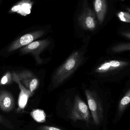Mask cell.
I'll return each mask as SVG.
<instances>
[{
    "mask_svg": "<svg viewBox=\"0 0 130 130\" xmlns=\"http://www.w3.org/2000/svg\"><path fill=\"white\" fill-rule=\"evenodd\" d=\"M13 81L12 73L11 74L10 72H7L0 80V86L8 85L12 83Z\"/></svg>",
    "mask_w": 130,
    "mask_h": 130,
    "instance_id": "16",
    "label": "cell"
},
{
    "mask_svg": "<svg viewBox=\"0 0 130 130\" xmlns=\"http://www.w3.org/2000/svg\"><path fill=\"white\" fill-rule=\"evenodd\" d=\"M70 118L73 121L80 120L90 123L91 115L88 106L77 95L75 98Z\"/></svg>",
    "mask_w": 130,
    "mask_h": 130,
    "instance_id": "3",
    "label": "cell"
},
{
    "mask_svg": "<svg viewBox=\"0 0 130 130\" xmlns=\"http://www.w3.org/2000/svg\"><path fill=\"white\" fill-rule=\"evenodd\" d=\"M50 42L48 39L34 41L29 45L23 47L21 52L23 54L31 53L35 57L37 62L40 63L42 62L39 58V55L48 47Z\"/></svg>",
    "mask_w": 130,
    "mask_h": 130,
    "instance_id": "7",
    "label": "cell"
},
{
    "mask_svg": "<svg viewBox=\"0 0 130 130\" xmlns=\"http://www.w3.org/2000/svg\"><path fill=\"white\" fill-rule=\"evenodd\" d=\"M5 121H6V120H5V118H4L3 116H2L0 114V124H4L5 123Z\"/></svg>",
    "mask_w": 130,
    "mask_h": 130,
    "instance_id": "20",
    "label": "cell"
},
{
    "mask_svg": "<svg viewBox=\"0 0 130 130\" xmlns=\"http://www.w3.org/2000/svg\"><path fill=\"white\" fill-rule=\"evenodd\" d=\"M111 50L116 53L125 51H130V43H123L117 44L112 48Z\"/></svg>",
    "mask_w": 130,
    "mask_h": 130,
    "instance_id": "14",
    "label": "cell"
},
{
    "mask_svg": "<svg viewBox=\"0 0 130 130\" xmlns=\"http://www.w3.org/2000/svg\"><path fill=\"white\" fill-rule=\"evenodd\" d=\"M83 60L82 52L76 51L72 53L54 73L52 78L53 86H58L68 78L82 64Z\"/></svg>",
    "mask_w": 130,
    "mask_h": 130,
    "instance_id": "1",
    "label": "cell"
},
{
    "mask_svg": "<svg viewBox=\"0 0 130 130\" xmlns=\"http://www.w3.org/2000/svg\"><path fill=\"white\" fill-rule=\"evenodd\" d=\"M78 21L80 26L86 30L93 31L97 27L95 13L86 1L84 2L82 10L78 18Z\"/></svg>",
    "mask_w": 130,
    "mask_h": 130,
    "instance_id": "4",
    "label": "cell"
},
{
    "mask_svg": "<svg viewBox=\"0 0 130 130\" xmlns=\"http://www.w3.org/2000/svg\"><path fill=\"white\" fill-rule=\"evenodd\" d=\"M12 76L13 81H14L18 85L20 89V93L18 99V107L17 108L16 111L17 113H21L25 109L29 99L33 95L34 93L31 92L25 88L19 80L15 72H13Z\"/></svg>",
    "mask_w": 130,
    "mask_h": 130,
    "instance_id": "6",
    "label": "cell"
},
{
    "mask_svg": "<svg viewBox=\"0 0 130 130\" xmlns=\"http://www.w3.org/2000/svg\"><path fill=\"white\" fill-rule=\"evenodd\" d=\"M15 102L12 95L5 90L0 91V109L5 112L12 111L14 107Z\"/></svg>",
    "mask_w": 130,
    "mask_h": 130,
    "instance_id": "10",
    "label": "cell"
},
{
    "mask_svg": "<svg viewBox=\"0 0 130 130\" xmlns=\"http://www.w3.org/2000/svg\"><path fill=\"white\" fill-rule=\"evenodd\" d=\"M121 34L124 37L130 40V32L129 31H123Z\"/></svg>",
    "mask_w": 130,
    "mask_h": 130,
    "instance_id": "19",
    "label": "cell"
},
{
    "mask_svg": "<svg viewBox=\"0 0 130 130\" xmlns=\"http://www.w3.org/2000/svg\"><path fill=\"white\" fill-rule=\"evenodd\" d=\"M18 78L23 85L31 92L34 93L39 85V80L32 72L24 70L16 73Z\"/></svg>",
    "mask_w": 130,
    "mask_h": 130,
    "instance_id": "8",
    "label": "cell"
},
{
    "mask_svg": "<svg viewBox=\"0 0 130 130\" xmlns=\"http://www.w3.org/2000/svg\"><path fill=\"white\" fill-rule=\"evenodd\" d=\"M126 10H127V11H128V12L129 13H130V8H126Z\"/></svg>",
    "mask_w": 130,
    "mask_h": 130,
    "instance_id": "21",
    "label": "cell"
},
{
    "mask_svg": "<svg viewBox=\"0 0 130 130\" xmlns=\"http://www.w3.org/2000/svg\"><path fill=\"white\" fill-rule=\"evenodd\" d=\"M30 115L34 120L37 123H45L46 121V115L44 111L42 109H34L30 112Z\"/></svg>",
    "mask_w": 130,
    "mask_h": 130,
    "instance_id": "13",
    "label": "cell"
},
{
    "mask_svg": "<svg viewBox=\"0 0 130 130\" xmlns=\"http://www.w3.org/2000/svg\"><path fill=\"white\" fill-rule=\"evenodd\" d=\"M117 14L119 20L121 21L130 23V13L129 12L119 11Z\"/></svg>",
    "mask_w": 130,
    "mask_h": 130,
    "instance_id": "17",
    "label": "cell"
},
{
    "mask_svg": "<svg viewBox=\"0 0 130 130\" xmlns=\"http://www.w3.org/2000/svg\"><path fill=\"white\" fill-rule=\"evenodd\" d=\"M94 7L95 12L100 24L102 23L107 10L106 0H94Z\"/></svg>",
    "mask_w": 130,
    "mask_h": 130,
    "instance_id": "12",
    "label": "cell"
},
{
    "mask_svg": "<svg viewBox=\"0 0 130 130\" xmlns=\"http://www.w3.org/2000/svg\"><path fill=\"white\" fill-rule=\"evenodd\" d=\"M130 103V89L120 101L119 105V110L120 111H123Z\"/></svg>",
    "mask_w": 130,
    "mask_h": 130,
    "instance_id": "15",
    "label": "cell"
},
{
    "mask_svg": "<svg viewBox=\"0 0 130 130\" xmlns=\"http://www.w3.org/2000/svg\"><path fill=\"white\" fill-rule=\"evenodd\" d=\"M45 33L44 30H38L24 34L10 45L8 48L7 52H11L29 45L42 36Z\"/></svg>",
    "mask_w": 130,
    "mask_h": 130,
    "instance_id": "5",
    "label": "cell"
},
{
    "mask_svg": "<svg viewBox=\"0 0 130 130\" xmlns=\"http://www.w3.org/2000/svg\"><path fill=\"white\" fill-rule=\"evenodd\" d=\"M38 130H63L60 128L50 126H44L39 127Z\"/></svg>",
    "mask_w": 130,
    "mask_h": 130,
    "instance_id": "18",
    "label": "cell"
},
{
    "mask_svg": "<svg viewBox=\"0 0 130 130\" xmlns=\"http://www.w3.org/2000/svg\"><path fill=\"white\" fill-rule=\"evenodd\" d=\"M32 4V2L29 0H22L13 5L8 13H17L22 16H26L30 13Z\"/></svg>",
    "mask_w": 130,
    "mask_h": 130,
    "instance_id": "11",
    "label": "cell"
},
{
    "mask_svg": "<svg viewBox=\"0 0 130 130\" xmlns=\"http://www.w3.org/2000/svg\"><path fill=\"white\" fill-rule=\"evenodd\" d=\"M129 64L128 62L118 60H111L105 62L97 67L95 72L103 73L110 72L126 67Z\"/></svg>",
    "mask_w": 130,
    "mask_h": 130,
    "instance_id": "9",
    "label": "cell"
},
{
    "mask_svg": "<svg viewBox=\"0 0 130 130\" xmlns=\"http://www.w3.org/2000/svg\"><path fill=\"white\" fill-rule=\"evenodd\" d=\"M85 94L93 121L99 125L103 117V109L98 96L94 91L89 89L85 90Z\"/></svg>",
    "mask_w": 130,
    "mask_h": 130,
    "instance_id": "2",
    "label": "cell"
}]
</instances>
